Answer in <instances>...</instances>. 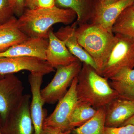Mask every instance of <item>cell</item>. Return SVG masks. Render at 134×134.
Listing matches in <instances>:
<instances>
[{
    "label": "cell",
    "mask_w": 134,
    "mask_h": 134,
    "mask_svg": "<svg viewBox=\"0 0 134 134\" xmlns=\"http://www.w3.org/2000/svg\"><path fill=\"white\" fill-rule=\"evenodd\" d=\"M17 19L14 16L5 23L0 25V53L29 38L19 29Z\"/></svg>",
    "instance_id": "obj_18"
},
{
    "label": "cell",
    "mask_w": 134,
    "mask_h": 134,
    "mask_svg": "<svg viewBox=\"0 0 134 134\" xmlns=\"http://www.w3.org/2000/svg\"><path fill=\"white\" fill-rule=\"evenodd\" d=\"M78 42L96 63L99 74L115 42V34L99 25L90 23L78 25Z\"/></svg>",
    "instance_id": "obj_3"
},
{
    "label": "cell",
    "mask_w": 134,
    "mask_h": 134,
    "mask_svg": "<svg viewBox=\"0 0 134 134\" xmlns=\"http://www.w3.org/2000/svg\"><path fill=\"white\" fill-rule=\"evenodd\" d=\"M96 0H56L55 6L74 10L77 25L90 23L94 15Z\"/></svg>",
    "instance_id": "obj_17"
},
{
    "label": "cell",
    "mask_w": 134,
    "mask_h": 134,
    "mask_svg": "<svg viewBox=\"0 0 134 134\" xmlns=\"http://www.w3.org/2000/svg\"><path fill=\"white\" fill-rule=\"evenodd\" d=\"M76 92L78 102H85L98 109L105 107L119 98L108 79L103 77L90 65L83 63L77 76Z\"/></svg>",
    "instance_id": "obj_2"
},
{
    "label": "cell",
    "mask_w": 134,
    "mask_h": 134,
    "mask_svg": "<svg viewBox=\"0 0 134 134\" xmlns=\"http://www.w3.org/2000/svg\"><path fill=\"white\" fill-rule=\"evenodd\" d=\"M48 39L29 37L25 41L0 53V57H31L46 60Z\"/></svg>",
    "instance_id": "obj_11"
},
{
    "label": "cell",
    "mask_w": 134,
    "mask_h": 134,
    "mask_svg": "<svg viewBox=\"0 0 134 134\" xmlns=\"http://www.w3.org/2000/svg\"><path fill=\"white\" fill-rule=\"evenodd\" d=\"M24 87L21 80L14 74L0 78V119L5 122L23 96Z\"/></svg>",
    "instance_id": "obj_8"
},
{
    "label": "cell",
    "mask_w": 134,
    "mask_h": 134,
    "mask_svg": "<svg viewBox=\"0 0 134 134\" xmlns=\"http://www.w3.org/2000/svg\"><path fill=\"white\" fill-rule=\"evenodd\" d=\"M105 107L98 108L95 115L82 126L72 130L73 134H104Z\"/></svg>",
    "instance_id": "obj_19"
},
{
    "label": "cell",
    "mask_w": 134,
    "mask_h": 134,
    "mask_svg": "<svg viewBox=\"0 0 134 134\" xmlns=\"http://www.w3.org/2000/svg\"><path fill=\"white\" fill-rule=\"evenodd\" d=\"M56 0H33L29 8L35 9L50 8L55 6Z\"/></svg>",
    "instance_id": "obj_24"
},
{
    "label": "cell",
    "mask_w": 134,
    "mask_h": 134,
    "mask_svg": "<svg viewBox=\"0 0 134 134\" xmlns=\"http://www.w3.org/2000/svg\"><path fill=\"white\" fill-rule=\"evenodd\" d=\"M105 126H121L134 115V101L117 98L105 107Z\"/></svg>",
    "instance_id": "obj_14"
},
{
    "label": "cell",
    "mask_w": 134,
    "mask_h": 134,
    "mask_svg": "<svg viewBox=\"0 0 134 134\" xmlns=\"http://www.w3.org/2000/svg\"><path fill=\"white\" fill-rule=\"evenodd\" d=\"M76 18L74 10L56 6L47 9L25 8L17 19L18 25L28 37L48 39V32L53 25L58 23L71 24Z\"/></svg>",
    "instance_id": "obj_1"
},
{
    "label": "cell",
    "mask_w": 134,
    "mask_h": 134,
    "mask_svg": "<svg viewBox=\"0 0 134 134\" xmlns=\"http://www.w3.org/2000/svg\"><path fill=\"white\" fill-rule=\"evenodd\" d=\"M104 134H134V126L128 125L119 127H105Z\"/></svg>",
    "instance_id": "obj_23"
},
{
    "label": "cell",
    "mask_w": 134,
    "mask_h": 134,
    "mask_svg": "<svg viewBox=\"0 0 134 134\" xmlns=\"http://www.w3.org/2000/svg\"><path fill=\"white\" fill-rule=\"evenodd\" d=\"M82 67L80 61L56 68L52 80L41 90V97L45 103L54 104L62 98L68 90L74 79L77 76Z\"/></svg>",
    "instance_id": "obj_5"
},
{
    "label": "cell",
    "mask_w": 134,
    "mask_h": 134,
    "mask_svg": "<svg viewBox=\"0 0 134 134\" xmlns=\"http://www.w3.org/2000/svg\"><path fill=\"white\" fill-rule=\"evenodd\" d=\"M14 6V14L18 17L21 16L25 9V0H11Z\"/></svg>",
    "instance_id": "obj_25"
},
{
    "label": "cell",
    "mask_w": 134,
    "mask_h": 134,
    "mask_svg": "<svg viewBox=\"0 0 134 134\" xmlns=\"http://www.w3.org/2000/svg\"><path fill=\"white\" fill-rule=\"evenodd\" d=\"M115 36L114 44L99 73L108 80L123 69L134 68V38Z\"/></svg>",
    "instance_id": "obj_4"
},
{
    "label": "cell",
    "mask_w": 134,
    "mask_h": 134,
    "mask_svg": "<svg viewBox=\"0 0 134 134\" xmlns=\"http://www.w3.org/2000/svg\"><path fill=\"white\" fill-rule=\"evenodd\" d=\"M71 132L72 131L63 132L52 127L44 126L41 134H70Z\"/></svg>",
    "instance_id": "obj_26"
},
{
    "label": "cell",
    "mask_w": 134,
    "mask_h": 134,
    "mask_svg": "<svg viewBox=\"0 0 134 134\" xmlns=\"http://www.w3.org/2000/svg\"><path fill=\"white\" fill-rule=\"evenodd\" d=\"M128 125H132L134 126V115L126 121L122 126Z\"/></svg>",
    "instance_id": "obj_28"
},
{
    "label": "cell",
    "mask_w": 134,
    "mask_h": 134,
    "mask_svg": "<svg viewBox=\"0 0 134 134\" xmlns=\"http://www.w3.org/2000/svg\"><path fill=\"white\" fill-rule=\"evenodd\" d=\"M44 76L38 74L29 75V81L32 93L30 113L34 128V134H41L44 126L46 114L43 107L44 102L41 93V87Z\"/></svg>",
    "instance_id": "obj_10"
},
{
    "label": "cell",
    "mask_w": 134,
    "mask_h": 134,
    "mask_svg": "<svg viewBox=\"0 0 134 134\" xmlns=\"http://www.w3.org/2000/svg\"><path fill=\"white\" fill-rule=\"evenodd\" d=\"M33 0H25V8H29Z\"/></svg>",
    "instance_id": "obj_29"
},
{
    "label": "cell",
    "mask_w": 134,
    "mask_h": 134,
    "mask_svg": "<svg viewBox=\"0 0 134 134\" xmlns=\"http://www.w3.org/2000/svg\"><path fill=\"white\" fill-rule=\"evenodd\" d=\"M132 7H133V9H134V2L133 3V5H132Z\"/></svg>",
    "instance_id": "obj_31"
},
{
    "label": "cell",
    "mask_w": 134,
    "mask_h": 134,
    "mask_svg": "<svg viewBox=\"0 0 134 134\" xmlns=\"http://www.w3.org/2000/svg\"><path fill=\"white\" fill-rule=\"evenodd\" d=\"M0 134H2V132L1 129V119H0Z\"/></svg>",
    "instance_id": "obj_30"
},
{
    "label": "cell",
    "mask_w": 134,
    "mask_h": 134,
    "mask_svg": "<svg viewBox=\"0 0 134 134\" xmlns=\"http://www.w3.org/2000/svg\"><path fill=\"white\" fill-rule=\"evenodd\" d=\"M112 31L114 34L134 38V9L132 5L121 14L114 24Z\"/></svg>",
    "instance_id": "obj_20"
},
{
    "label": "cell",
    "mask_w": 134,
    "mask_h": 134,
    "mask_svg": "<svg viewBox=\"0 0 134 134\" xmlns=\"http://www.w3.org/2000/svg\"><path fill=\"white\" fill-rule=\"evenodd\" d=\"M14 9L11 0H0V25L3 24L14 16Z\"/></svg>",
    "instance_id": "obj_22"
},
{
    "label": "cell",
    "mask_w": 134,
    "mask_h": 134,
    "mask_svg": "<svg viewBox=\"0 0 134 134\" xmlns=\"http://www.w3.org/2000/svg\"><path fill=\"white\" fill-rule=\"evenodd\" d=\"M97 110L88 103L78 102L70 118L71 129L82 126L91 119L96 114Z\"/></svg>",
    "instance_id": "obj_21"
},
{
    "label": "cell",
    "mask_w": 134,
    "mask_h": 134,
    "mask_svg": "<svg viewBox=\"0 0 134 134\" xmlns=\"http://www.w3.org/2000/svg\"><path fill=\"white\" fill-rule=\"evenodd\" d=\"M77 24L75 21L71 24L60 27L54 32L56 37L64 43L68 50L83 63L90 65L98 72L96 63L88 53L79 44L76 34Z\"/></svg>",
    "instance_id": "obj_12"
},
{
    "label": "cell",
    "mask_w": 134,
    "mask_h": 134,
    "mask_svg": "<svg viewBox=\"0 0 134 134\" xmlns=\"http://www.w3.org/2000/svg\"><path fill=\"white\" fill-rule=\"evenodd\" d=\"M27 70L44 76L55 71L47 61L31 57H0V78Z\"/></svg>",
    "instance_id": "obj_9"
},
{
    "label": "cell",
    "mask_w": 134,
    "mask_h": 134,
    "mask_svg": "<svg viewBox=\"0 0 134 134\" xmlns=\"http://www.w3.org/2000/svg\"><path fill=\"white\" fill-rule=\"evenodd\" d=\"M134 2V0H120L113 4L103 7L96 3L94 15L90 22L99 25L107 30L112 31V26L115 21L122 12L132 6Z\"/></svg>",
    "instance_id": "obj_15"
},
{
    "label": "cell",
    "mask_w": 134,
    "mask_h": 134,
    "mask_svg": "<svg viewBox=\"0 0 134 134\" xmlns=\"http://www.w3.org/2000/svg\"><path fill=\"white\" fill-rule=\"evenodd\" d=\"M31 96L24 94L5 122L1 125L2 134H34L30 113Z\"/></svg>",
    "instance_id": "obj_7"
},
{
    "label": "cell",
    "mask_w": 134,
    "mask_h": 134,
    "mask_svg": "<svg viewBox=\"0 0 134 134\" xmlns=\"http://www.w3.org/2000/svg\"><path fill=\"white\" fill-rule=\"evenodd\" d=\"M77 77L73 80L67 93L58 101L53 112L46 117L44 126L61 131H72L70 126V116L78 103L76 92Z\"/></svg>",
    "instance_id": "obj_6"
},
{
    "label": "cell",
    "mask_w": 134,
    "mask_h": 134,
    "mask_svg": "<svg viewBox=\"0 0 134 134\" xmlns=\"http://www.w3.org/2000/svg\"><path fill=\"white\" fill-rule=\"evenodd\" d=\"M120 0H96V3L100 6H105L113 4Z\"/></svg>",
    "instance_id": "obj_27"
},
{
    "label": "cell",
    "mask_w": 134,
    "mask_h": 134,
    "mask_svg": "<svg viewBox=\"0 0 134 134\" xmlns=\"http://www.w3.org/2000/svg\"><path fill=\"white\" fill-rule=\"evenodd\" d=\"M48 40L46 61L53 68L68 66L79 61L70 52L64 43L56 37L52 28L48 32Z\"/></svg>",
    "instance_id": "obj_13"
},
{
    "label": "cell",
    "mask_w": 134,
    "mask_h": 134,
    "mask_svg": "<svg viewBox=\"0 0 134 134\" xmlns=\"http://www.w3.org/2000/svg\"><path fill=\"white\" fill-rule=\"evenodd\" d=\"M108 81L119 98L134 101V68L121 70Z\"/></svg>",
    "instance_id": "obj_16"
}]
</instances>
